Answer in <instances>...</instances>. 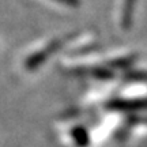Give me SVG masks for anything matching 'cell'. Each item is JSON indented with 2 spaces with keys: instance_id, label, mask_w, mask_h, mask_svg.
<instances>
[{
  "instance_id": "obj_1",
  "label": "cell",
  "mask_w": 147,
  "mask_h": 147,
  "mask_svg": "<svg viewBox=\"0 0 147 147\" xmlns=\"http://www.w3.org/2000/svg\"><path fill=\"white\" fill-rule=\"evenodd\" d=\"M59 3H61V4H65V5H76L79 3L78 0H56Z\"/></svg>"
}]
</instances>
